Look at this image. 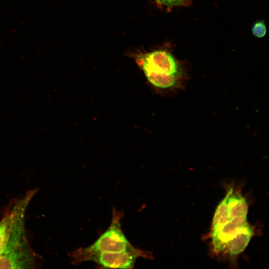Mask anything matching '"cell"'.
<instances>
[{
    "mask_svg": "<svg viewBox=\"0 0 269 269\" xmlns=\"http://www.w3.org/2000/svg\"><path fill=\"white\" fill-rule=\"evenodd\" d=\"M227 193L229 220L239 219L247 220L249 205L245 198L240 193L234 192L232 188L228 190Z\"/></svg>",
    "mask_w": 269,
    "mask_h": 269,
    "instance_id": "6",
    "label": "cell"
},
{
    "mask_svg": "<svg viewBox=\"0 0 269 269\" xmlns=\"http://www.w3.org/2000/svg\"><path fill=\"white\" fill-rule=\"evenodd\" d=\"M37 190L28 191L22 198L12 201L0 221V255L9 247L27 240L25 217L28 206Z\"/></svg>",
    "mask_w": 269,
    "mask_h": 269,
    "instance_id": "1",
    "label": "cell"
},
{
    "mask_svg": "<svg viewBox=\"0 0 269 269\" xmlns=\"http://www.w3.org/2000/svg\"><path fill=\"white\" fill-rule=\"evenodd\" d=\"M122 214L113 210L112 222L106 231L90 246L78 249L72 253L71 258L74 264L83 263L87 257L93 254L124 252L135 248L127 239L122 230Z\"/></svg>",
    "mask_w": 269,
    "mask_h": 269,
    "instance_id": "2",
    "label": "cell"
},
{
    "mask_svg": "<svg viewBox=\"0 0 269 269\" xmlns=\"http://www.w3.org/2000/svg\"><path fill=\"white\" fill-rule=\"evenodd\" d=\"M37 256L28 241L9 248L0 255V269L36 268Z\"/></svg>",
    "mask_w": 269,
    "mask_h": 269,
    "instance_id": "5",
    "label": "cell"
},
{
    "mask_svg": "<svg viewBox=\"0 0 269 269\" xmlns=\"http://www.w3.org/2000/svg\"><path fill=\"white\" fill-rule=\"evenodd\" d=\"M150 259L152 257L149 252L136 248L121 252L100 253L87 257L85 262H93L102 268L133 269L137 258Z\"/></svg>",
    "mask_w": 269,
    "mask_h": 269,
    "instance_id": "4",
    "label": "cell"
},
{
    "mask_svg": "<svg viewBox=\"0 0 269 269\" xmlns=\"http://www.w3.org/2000/svg\"><path fill=\"white\" fill-rule=\"evenodd\" d=\"M252 31L253 35L256 37H263L267 32V28L265 22L262 20L256 22L252 26Z\"/></svg>",
    "mask_w": 269,
    "mask_h": 269,
    "instance_id": "10",
    "label": "cell"
},
{
    "mask_svg": "<svg viewBox=\"0 0 269 269\" xmlns=\"http://www.w3.org/2000/svg\"><path fill=\"white\" fill-rule=\"evenodd\" d=\"M143 72L149 83L158 90H175L181 88L182 86V79L149 71H143Z\"/></svg>",
    "mask_w": 269,
    "mask_h": 269,
    "instance_id": "8",
    "label": "cell"
},
{
    "mask_svg": "<svg viewBox=\"0 0 269 269\" xmlns=\"http://www.w3.org/2000/svg\"><path fill=\"white\" fill-rule=\"evenodd\" d=\"M185 0H161V4L170 7L182 4Z\"/></svg>",
    "mask_w": 269,
    "mask_h": 269,
    "instance_id": "11",
    "label": "cell"
},
{
    "mask_svg": "<svg viewBox=\"0 0 269 269\" xmlns=\"http://www.w3.org/2000/svg\"><path fill=\"white\" fill-rule=\"evenodd\" d=\"M135 62L142 71L169 75L183 79L185 72L179 63L169 52L155 50L136 55Z\"/></svg>",
    "mask_w": 269,
    "mask_h": 269,
    "instance_id": "3",
    "label": "cell"
},
{
    "mask_svg": "<svg viewBox=\"0 0 269 269\" xmlns=\"http://www.w3.org/2000/svg\"><path fill=\"white\" fill-rule=\"evenodd\" d=\"M227 198L228 193L227 192L225 196L218 204L215 211L212 223L211 233L219 231L229 220Z\"/></svg>",
    "mask_w": 269,
    "mask_h": 269,
    "instance_id": "9",
    "label": "cell"
},
{
    "mask_svg": "<svg viewBox=\"0 0 269 269\" xmlns=\"http://www.w3.org/2000/svg\"><path fill=\"white\" fill-rule=\"evenodd\" d=\"M155 1L157 2V3L161 4V0H155Z\"/></svg>",
    "mask_w": 269,
    "mask_h": 269,
    "instance_id": "12",
    "label": "cell"
},
{
    "mask_svg": "<svg viewBox=\"0 0 269 269\" xmlns=\"http://www.w3.org/2000/svg\"><path fill=\"white\" fill-rule=\"evenodd\" d=\"M253 233L252 227L248 224L225 243L224 250L232 256L242 253L248 245Z\"/></svg>",
    "mask_w": 269,
    "mask_h": 269,
    "instance_id": "7",
    "label": "cell"
}]
</instances>
